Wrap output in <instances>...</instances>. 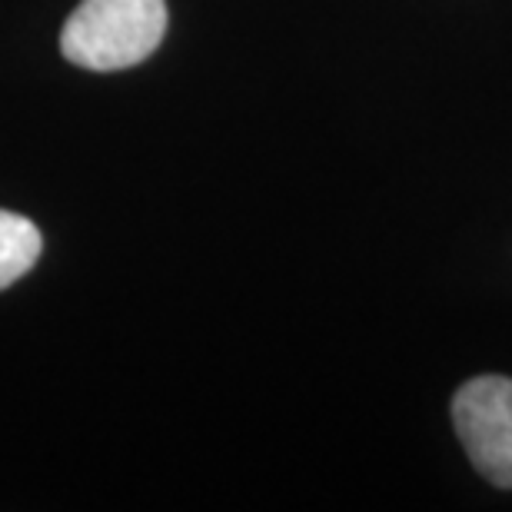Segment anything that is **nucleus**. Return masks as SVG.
Returning a JSON list of instances; mask_svg holds the SVG:
<instances>
[{
    "label": "nucleus",
    "mask_w": 512,
    "mask_h": 512,
    "mask_svg": "<svg viewBox=\"0 0 512 512\" xmlns=\"http://www.w3.org/2000/svg\"><path fill=\"white\" fill-rule=\"evenodd\" d=\"M167 34L163 0H84L60 30V50L84 70L143 64Z\"/></svg>",
    "instance_id": "f257e3e1"
},
{
    "label": "nucleus",
    "mask_w": 512,
    "mask_h": 512,
    "mask_svg": "<svg viewBox=\"0 0 512 512\" xmlns=\"http://www.w3.org/2000/svg\"><path fill=\"white\" fill-rule=\"evenodd\" d=\"M40 256V230L27 217L0 210V290L34 270Z\"/></svg>",
    "instance_id": "7ed1b4c3"
},
{
    "label": "nucleus",
    "mask_w": 512,
    "mask_h": 512,
    "mask_svg": "<svg viewBox=\"0 0 512 512\" xmlns=\"http://www.w3.org/2000/svg\"><path fill=\"white\" fill-rule=\"evenodd\" d=\"M453 423L473 466L499 489H512V380L476 376L453 399Z\"/></svg>",
    "instance_id": "f03ea898"
}]
</instances>
